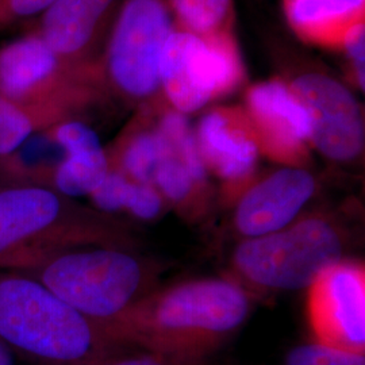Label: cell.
Listing matches in <instances>:
<instances>
[{
    "instance_id": "6da1fadb",
    "label": "cell",
    "mask_w": 365,
    "mask_h": 365,
    "mask_svg": "<svg viewBox=\"0 0 365 365\" xmlns=\"http://www.w3.org/2000/svg\"><path fill=\"white\" fill-rule=\"evenodd\" d=\"M250 310V297L241 284L197 279L153 291L99 327L118 346L135 345L190 361L229 339Z\"/></svg>"
},
{
    "instance_id": "7a4b0ae2",
    "label": "cell",
    "mask_w": 365,
    "mask_h": 365,
    "mask_svg": "<svg viewBox=\"0 0 365 365\" xmlns=\"http://www.w3.org/2000/svg\"><path fill=\"white\" fill-rule=\"evenodd\" d=\"M130 245L113 215L49 188L0 184V271L30 272L69 249Z\"/></svg>"
},
{
    "instance_id": "3957f363",
    "label": "cell",
    "mask_w": 365,
    "mask_h": 365,
    "mask_svg": "<svg viewBox=\"0 0 365 365\" xmlns=\"http://www.w3.org/2000/svg\"><path fill=\"white\" fill-rule=\"evenodd\" d=\"M0 339L43 365H86L119 348L36 277L13 271H0Z\"/></svg>"
},
{
    "instance_id": "277c9868",
    "label": "cell",
    "mask_w": 365,
    "mask_h": 365,
    "mask_svg": "<svg viewBox=\"0 0 365 365\" xmlns=\"http://www.w3.org/2000/svg\"><path fill=\"white\" fill-rule=\"evenodd\" d=\"M25 274L98 327L150 294L155 279L149 261L119 247L69 249Z\"/></svg>"
},
{
    "instance_id": "5b68a950",
    "label": "cell",
    "mask_w": 365,
    "mask_h": 365,
    "mask_svg": "<svg viewBox=\"0 0 365 365\" xmlns=\"http://www.w3.org/2000/svg\"><path fill=\"white\" fill-rule=\"evenodd\" d=\"M345 235L331 220L306 217L271 235L241 241L233 253L237 274L269 291L309 288L330 267L344 261Z\"/></svg>"
},
{
    "instance_id": "8992f818",
    "label": "cell",
    "mask_w": 365,
    "mask_h": 365,
    "mask_svg": "<svg viewBox=\"0 0 365 365\" xmlns=\"http://www.w3.org/2000/svg\"><path fill=\"white\" fill-rule=\"evenodd\" d=\"M172 29L168 0H119L99 60L107 96L137 108L160 96L158 66Z\"/></svg>"
},
{
    "instance_id": "52a82bcc",
    "label": "cell",
    "mask_w": 365,
    "mask_h": 365,
    "mask_svg": "<svg viewBox=\"0 0 365 365\" xmlns=\"http://www.w3.org/2000/svg\"><path fill=\"white\" fill-rule=\"evenodd\" d=\"M160 95L184 115L241 88L247 81L235 31L197 36L173 27L161 52Z\"/></svg>"
},
{
    "instance_id": "ba28073f",
    "label": "cell",
    "mask_w": 365,
    "mask_h": 365,
    "mask_svg": "<svg viewBox=\"0 0 365 365\" xmlns=\"http://www.w3.org/2000/svg\"><path fill=\"white\" fill-rule=\"evenodd\" d=\"M0 93L30 105H60L81 114L107 96L101 64L64 60L31 31L0 46Z\"/></svg>"
},
{
    "instance_id": "9c48e42d",
    "label": "cell",
    "mask_w": 365,
    "mask_h": 365,
    "mask_svg": "<svg viewBox=\"0 0 365 365\" xmlns=\"http://www.w3.org/2000/svg\"><path fill=\"white\" fill-rule=\"evenodd\" d=\"M283 78L307 113L313 149L339 164L363 156V108L346 84L317 68L299 69Z\"/></svg>"
},
{
    "instance_id": "30bf717a",
    "label": "cell",
    "mask_w": 365,
    "mask_h": 365,
    "mask_svg": "<svg viewBox=\"0 0 365 365\" xmlns=\"http://www.w3.org/2000/svg\"><path fill=\"white\" fill-rule=\"evenodd\" d=\"M260 155L284 167L306 168L312 161L310 120L283 76L249 86L242 106Z\"/></svg>"
},
{
    "instance_id": "8fae6325",
    "label": "cell",
    "mask_w": 365,
    "mask_h": 365,
    "mask_svg": "<svg viewBox=\"0 0 365 365\" xmlns=\"http://www.w3.org/2000/svg\"><path fill=\"white\" fill-rule=\"evenodd\" d=\"M307 289V315L317 341L364 353V267L341 261L319 274Z\"/></svg>"
},
{
    "instance_id": "7c38bea8",
    "label": "cell",
    "mask_w": 365,
    "mask_h": 365,
    "mask_svg": "<svg viewBox=\"0 0 365 365\" xmlns=\"http://www.w3.org/2000/svg\"><path fill=\"white\" fill-rule=\"evenodd\" d=\"M196 144L207 170L220 178L225 191L238 195L255 182L259 145L242 106L207 110L195 130Z\"/></svg>"
},
{
    "instance_id": "4fadbf2b",
    "label": "cell",
    "mask_w": 365,
    "mask_h": 365,
    "mask_svg": "<svg viewBox=\"0 0 365 365\" xmlns=\"http://www.w3.org/2000/svg\"><path fill=\"white\" fill-rule=\"evenodd\" d=\"M118 6L119 0H56L33 31L69 63L99 64Z\"/></svg>"
},
{
    "instance_id": "5bb4252c",
    "label": "cell",
    "mask_w": 365,
    "mask_h": 365,
    "mask_svg": "<svg viewBox=\"0 0 365 365\" xmlns=\"http://www.w3.org/2000/svg\"><path fill=\"white\" fill-rule=\"evenodd\" d=\"M315 191L317 180L310 170H274L242 192L235 207V229L245 238L279 232L295 221Z\"/></svg>"
},
{
    "instance_id": "9a60e30c",
    "label": "cell",
    "mask_w": 365,
    "mask_h": 365,
    "mask_svg": "<svg viewBox=\"0 0 365 365\" xmlns=\"http://www.w3.org/2000/svg\"><path fill=\"white\" fill-rule=\"evenodd\" d=\"M286 24L297 38L337 52L365 26V0H282Z\"/></svg>"
},
{
    "instance_id": "2e32d148",
    "label": "cell",
    "mask_w": 365,
    "mask_h": 365,
    "mask_svg": "<svg viewBox=\"0 0 365 365\" xmlns=\"http://www.w3.org/2000/svg\"><path fill=\"white\" fill-rule=\"evenodd\" d=\"M153 101L138 107L135 117L106 149L110 170H119L133 182L152 185L167 149L157 129Z\"/></svg>"
},
{
    "instance_id": "e0dca14e",
    "label": "cell",
    "mask_w": 365,
    "mask_h": 365,
    "mask_svg": "<svg viewBox=\"0 0 365 365\" xmlns=\"http://www.w3.org/2000/svg\"><path fill=\"white\" fill-rule=\"evenodd\" d=\"M80 114L60 105H30L0 93V157L7 156L33 134Z\"/></svg>"
},
{
    "instance_id": "ac0fdd59",
    "label": "cell",
    "mask_w": 365,
    "mask_h": 365,
    "mask_svg": "<svg viewBox=\"0 0 365 365\" xmlns=\"http://www.w3.org/2000/svg\"><path fill=\"white\" fill-rule=\"evenodd\" d=\"M88 197L101 212L113 215L125 211L144 221L155 220L164 209V197L155 185L133 182L115 170H108L105 180Z\"/></svg>"
},
{
    "instance_id": "d6986e66",
    "label": "cell",
    "mask_w": 365,
    "mask_h": 365,
    "mask_svg": "<svg viewBox=\"0 0 365 365\" xmlns=\"http://www.w3.org/2000/svg\"><path fill=\"white\" fill-rule=\"evenodd\" d=\"M108 170V157L101 141L81 146L69 150L53 173L48 188L72 199L90 196L105 180Z\"/></svg>"
},
{
    "instance_id": "ffe728a7",
    "label": "cell",
    "mask_w": 365,
    "mask_h": 365,
    "mask_svg": "<svg viewBox=\"0 0 365 365\" xmlns=\"http://www.w3.org/2000/svg\"><path fill=\"white\" fill-rule=\"evenodd\" d=\"M173 27L197 36L235 31V0H168Z\"/></svg>"
},
{
    "instance_id": "44dd1931",
    "label": "cell",
    "mask_w": 365,
    "mask_h": 365,
    "mask_svg": "<svg viewBox=\"0 0 365 365\" xmlns=\"http://www.w3.org/2000/svg\"><path fill=\"white\" fill-rule=\"evenodd\" d=\"M153 185L164 199L184 210L197 211V195L205 192V190L196 184L182 158L168 144L157 168Z\"/></svg>"
},
{
    "instance_id": "7402d4cb",
    "label": "cell",
    "mask_w": 365,
    "mask_h": 365,
    "mask_svg": "<svg viewBox=\"0 0 365 365\" xmlns=\"http://www.w3.org/2000/svg\"><path fill=\"white\" fill-rule=\"evenodd\" d=\"M287 365H365L364 353L351 352L321 342L292 348L286 357Z\"/></svg>"
},
{
    "instance_id": "603a6c76",
    "label": "cell",
    "mask_w": 365,
    "mask_h": 365,
    "mask_svg": "<svg viewBox=\"0 0 365 365\" xmlns=\"http://www.w3.org/2000/svg\"><path fill=\"white\" fill-rule=\"evenodd\" d=\"M365 26L359 27L345 41L339 54L345 57V75L348 83L364 92Z\"/></svg>"
},
{
    "instance_id": "cb8c5ba5",
    "label": "cell",
    "mask_w": 365,
    "mask_h": 365,
    "mask_svg": "<svg viewBox=\"0 0 365 365\" xmlns=\"http://www.w3.org/2000/svg\"><path fill=\"white\" fill-rule=\"evenodd\" d=\"M122 348V346H119ZM115 348L86 365H187L188 361L160 353H120Z\"/></svg>"
},
{
    "instance_id": "d4e9b609",
    "label": "cell",
    "mask_w": 365,
    "mask_h": 365,
    "mask_svg": "<svg viewBox=\"0 0 365 365\" xmlns=\"http://www.w3.org/2000/svg\"><path fill=\"white\" fill-rule=\"evenodd\" d=\"M56 0H0V29L38 18Z\"/></svg>"
},
{
    "instance_id": "484cf974",
    "label": "cell",
    "mask_w": 365,
    "mask_h": 365,
    "mask_svg": "<svg viewBox=\"0 0 365 365\" xmlns=\"http://www.w3.org/2000/svg\"><path fill=\"white\" fill-rule=\"evenodd\" d=\"M13 351L0 339V365H15Z\"/></svg>"
}]
</instances>
